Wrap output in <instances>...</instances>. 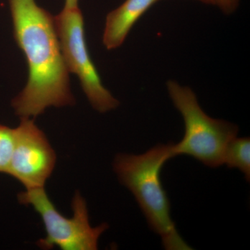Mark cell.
Segmentation results:
<instances>
[{
	"mask_svg": "<svg viewBox=\"0 0 250 250\" xmlns=\"http://www.w3.org/2000/svg\"><path fill=\"white\" fill-rule=\"evenodd\" d=\"M57 162L53 147L34 120L21 118L14 129V145L7 174L26 190L44 188Z\"/></svg>",
	"mask_w": 250,
	"mask_h": 250,
	"instance_id": "cell-6",
	"label": "cell"
},
{
	"mask_svg": "<svg viewBox=\"0 0 250 250\" xmlns=\"http://www.w3.org/2000/svg\"><path fill=\"white\" fill-rule=\"evenodd\" d=\"M159 0H126L107 15L103 43L107 49L121 47L133 26Z\"/></svg>",
	"mask_w": 250,
	"mask_h": 250,
	"instance_id": "cell-7",
	"label": "cell"
},
{
	"mask_svg": "<svg viewBox=\"0 0 250 250\" xmlns=\"http://www.w3.org/2000/svg\"><path fill=\"white\" fill-rule=\"evenodd\" d=\"M9 1L15 40L29 68L25 88L12 101L16 114L21 118H36L49 106L73 105L54 18L35 0Z\"/></svg>",
	"mask_w": 250,
	"mask_h": 250,
	"instance_id": "cell-1",
	"label": "cell"
},
{
	"mask_svg": "<svg viewBox=\"0 0 250 250\" xmlns=\"http://www.w3.org/2000/svg\"><path fill=\"white\" fill-rule=\"evenodd\" d=\"M214 4L218 5L225 14H231L238 8L239 0H214Z\"/></svg>",
	"mask_w": 250,
	"mask_h": 250,
	"instance_id": "cell-10",
	"label": "cell"
},
{
	"mask_svg": "<svg viewBox=\"0 0 250 250\" xmlns=\"http://www.w3.org/2000/svg\"><path fill=\"white\" fill-rule=\"evenodd\" d=\"M14 145V129L0 125V172L7 173Z\"/></svg>",
	"mask_w": 250,
	"mask_h": 250,
	"instance_id": "cell-9",
	"label": "cell"
},
{
	"mask_svg": "<svg viewBox=\"0 0 250 250\" xmlns=\"http://www.w3.org/2000/svg\"><path fill=\"white\" fill-rule=\"evenodd\" d=\"M54 18L67 70L79 77L91 106L101 113L118 107L119 101L104 86L90 59L85 42L83 15L80 8H63Z\"/></svg>",
	"mask_w": 250,
	"mask_h": 250,
	"instance_id": "cell-5",
	"label": "cell"
},
{
	"mask_svg": "<svg viewBox=\"0 0 250 250\" xmlns=\"http://www.w3.org/2000/svg\"><path fill=\"white\" fill-rule=\"evenodd\" d=\"M79 0H65V9H73V8L79 7Z\"/></svg>",
	"mask_w": 250,
	"mask_h": 250,
	"instance_id": "cell-11",
	"label": "cell"
},
{
	"mask_svg": "<svg viewBox=\"0 0 250 250\" xmlns=\"http://www.w3.org/2000/svg\"><path fill=\"white\" fill-rule=\"evenodd\" d=\"M229 168L238 169L250 180V137L235 138L226 148L224 154L223 164Z\"/></svg>",
	"mask_w": 250,
	"mask_h": 250,
	"instance_id": "cell-8",
	"label": "cell"
},
{
	"mask_svg": "<svg viewBox=\"0 0 250 250\" xmlns=\"http://www.w3.org/2000/svg\"><path fill=\"white\" fill-rule=\"evenodd\" d=\"M173 144H158L139 155L118 154L113 170L119 182L134 195L149 228L161 236L164 248L190 250L171 218L170 201L161 180L163 166L174 157Z\"/></svg>",
	"mask_w": 250,
	"mask_h": 250,
	"instance_id": "cell-2",
	"label": "cell"
},
{
	"mask_svg": "<svg viewBox=\"0 0 250 250\" xmlns=\"http://www.w3.org/2000/svg\"><path fill=\"white\" fill-rule=\"evenodd\" d=\"M167 88L174 106L183 117V139L172 146L174 156H192L210 167L223 164L229 143L237 137L238 126L208 116L199 104L196 95L189 87L169 80Z\"/></svg>",
	"mask_w": 250,
	"mask_h": 250,
	"instance_id": "cell-3",
	"label": "cell"
},
{
	"mask_svg": "<svg viewBox=\"0 0 250 250\" xmlns=\"http://www.w3.org/2000/svg\"><path fill=\"white\" fill-rule=\"evenodd\" d=\"M18 199L20 203L32 207L42 218L46 236L38 241L37 246L42 250L57 246L62 250H96L99 238L108 228L106 223L91 227L86 202L78 191L72 199L70 218L59 213L44 188L20 192Z\"/></svg>",
	"mask_w": 250,
	"mask_h": 250,
	"instance_id": "cell-4",
	"label": "cell"
},
{
	"mask_svg": "<svg viewBox=\"0 0 250 250\" xmlns=\"http://www.w3.org/2000/svg\"><path fill=\"white\" fill-rule=\"evenodd\" d=\"M206 4H214V0H198Z\"/></svg>",
	"mask_w": 250,
	"mask_h": 250,
	"instance_id": "cell-12",
	"label": "cell"
}]
</instances>
